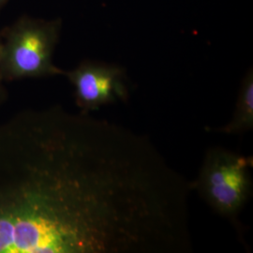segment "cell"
Returning <instances> with one entry per match:
<instances>
[{
	"instance_id": "obj_8",
	"label": "cell",
	"mask_w": 253,
	"mask_h": 253,
	"mask_svg": "<svg viewBox=\"0 0 253 253\" xmlns=\"http://www.w3.org/2000/svg\"><path fill=\"white\" fill-rule=\"evenodd\" d=\"M0 100H1V99H0Z\"/></svg>"
},
{
	"instance_id": "obj_2",
	"label": "cell",
	"mask_w": 253,
	"mask_h": 253,
	"mask_svg": "<svg viewBox=\"0 0 253 253\" xmlns=\"http://www.w3.org/2000/svg\"><path fill=\"white\" fill-rule=\"evenodd\" d=\"M252 167V157L215 146L207 151L198 176L190 182L191 190L229 220L239 235V217L253 192Z\"/></svg>"
},
{
	"instance_id": "obj_6",
	"label": "cell",
	"mask_w": 253,
	"mask_h": 253,
	"mask_svg": "<svg viewBox=\"0 0 253 253\" xmlns=\"http://www.w3.org/2000/svg\"><path fill=\"white\" fill-rule=\"evenodd\" d=\"M7 1H8V0H0V9L3 8V6L7 3Z\"/></svg>"
},
{
	"instance_id": "obj_5",
	"label": "cell",
	"mask_w": 253,
	"mask_h": 253,
	"mask_svg": "<svg viewBox=\"0 0 253 253\" xmlns=\"http://www.w3.org/2000/svg\"><path fill=\"white\" fill-rule=\"evenodd\" d=\"M253 129V73L249 70L242 80L231 120L217 131L225 134H241Z\"/></svg>"
},
{
	"instance_id": "obj_4",
	"label": "cell",
	"mask_w": 253,
	"mask_h": 253,
	"mask_svg": "<svg viewBox=\"0 0 253 253\" xmlns=\"http://www.w3.org/2000/svg\"><path fill=\"white\" fill-rule=\"evenodd\" d=\"M64 75L72 83L76 104L84 113L128 99L125 71L118 65L84 61Z\"/></svg>"
},
{
	"instance_id": "obj_3",
	"label": "cell",
	"mask_w": 253,
	"mask_h": 253,
	"mask_svg": "<svg viewBox=\"0 0 253 253\" xmlns=\"http://www.w3.org/2000/svg\"><path fill=\"white\" fill-rule=\"evenodd\" d=\"M60 20L20 19L2 38L0 80L41 78L65 74L53 63Z\"/></svg>"
},
{
	"instance_id": "obj_1",
	"label": "cell",
	"mask_w": 253,
	"mask_h": 253,
	"mask_svg": "<svg viewBox=\"0 0 253 253\" xmlns=\"http://www.w3.org/2000/svg\"><path fill=\"white\" fill-rule=\"evenodd\" d=\"M125 126L61 106L0 124V253H123L148 201Z\"/></svg>"
},
{
	"instance_id": "obj_7",
	"label": "cell",
	"mask_w": 253,
	"mask_h": 253,
	"mask_svg": "<svg viewBox=\"0 0 253 253\" xmlns=\"http://www.w3.org/2000/svg\"><path fill=\"white\" fill-rule=\"evenodd\" d=\"M1 44H2V38H0V50H1Z\"/></svg>"
}]
</instances>
